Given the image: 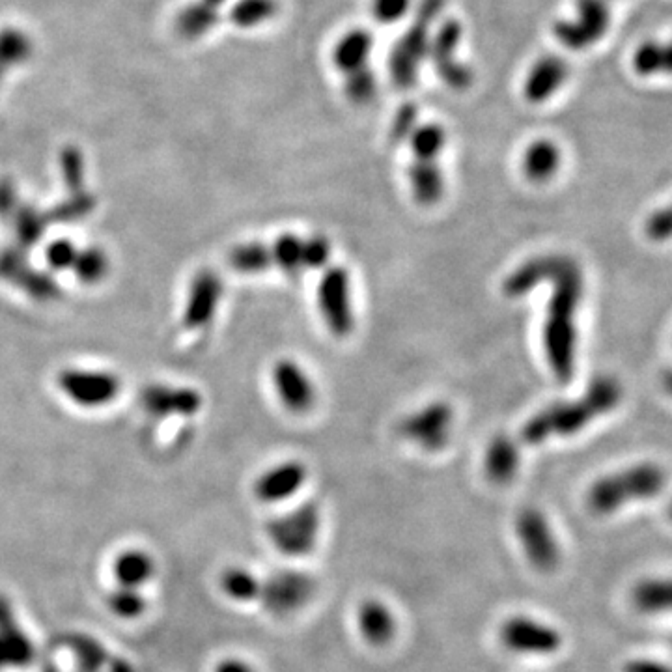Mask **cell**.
<instances>
[{
	"label": "cell",
	"mask_w": 672,
	"mask_h": 672,
	"mask_svg": "<svg viewBox=\"0 0 672 672\" xmlns=\"http://www.w3.org/2000/svg\"><path fill=\"white\" fill-rule=\"evenodd\" d=\"M667 484L665 471L656 463H637L611 475L598 478L587 493L590 512L611 516L626 504L650 501L658 497Z\"/></svg>",
	"instance_id": "4"
},
{
	"label": "cell",
	"mask_w": 672,
	"mask_h": 672,
	"mask_svg": "<svg viewBox=\"0 0 672 672\" xmlns=\"http://www.w3.org/2000/svg\"><path fill=\"white\" fill-rule=\"evenodd\" d=\"M622 400V385L611 376L596 378L587 392L570 402H557L536 413L521 430L529 445H540L551 437H570L587 428L590 422L613 411Z\"/></svg>",
	"instance_id": "2"
},
{
	"label": "cell",
	"mask_w": 672,
	"mask_h": 672,
	"mask_svg": "<svg viewBox=\"0 0 672 672\" xmlns=\"http://www.w3.org/2000/svg\"><path fill=\"white\" fill-rule=\"evenodd\" d=\"M342 79H344V94L353 105H368L378 94V77L370 66L350 73Z\"/></svg>",
	"instance_id": "34"
},
{
	"label": "cell",
	"mask_w": 672,
	"mask_h": 672,
	"mask_svg": "<svg viewBox=\"0 0 672 672\" xmlns=\"http://www.w3.org/2000/svg\"><path fill=\"white\" fill-rule=\"evenodd\" d=\"M219 19L221 8L213 6L208 0H193L176 15L174 27L183 40H198L217 27Z\"/></svg>",
	"instance_id": "26"
},
{
	"label": "cell",
	"mask_w": 672,
	"mask_h": 672,
	"mask_svg": "<svg viewBox=\"0 0 672 672\" xmlns=\"http://www.w3.org/2000/svg\"><path fill=\"white\" fill-rule=\"evenodd\" d=\"M484 469L493 484H510L519 469L518 445L508 435H497L491 439L484 458Z\"/></svg>",
	"instance_id": "22"
},
{
	"label": "cell",
	"mask_w": 672,
	"mask_h": 672,
	"mask_svg": "<svg viewBox=\"0 0 672 672\" xmlns=\"http://www.w3.org/2000/svg\"><path fill=\"white\" fill-rule=\"evenodd\" d=\"M516 536L536 572L553 574L559 568L562 559L559 540L542 510L534 506L521 508L516 518Z\"/></svg>",
	"instance_id": "9"
},
{
	"label": "cell",
	"mask_w": 672,
	"mask_h": 672,
	"mask_svg": "<svg viewBox=\"0 0 672 672\" xmlns=\"http://www.w3.org/2000/svg\"><path fill=\"white\" fill-rule=\"evenodd\" d=\"M32 55V42L19 28H4L0 32V79L8 70L27 62Z\"/></svg>",
	"instance_id": "32"
},
{
	"label": "cell",
	"mask_w": 672,
	"mask_h": 672,
	"mask_svg": "<svg viewBox=\"0 0 672 672\" xmlns=\"http://www.w3.org/2000/svg\"><path fill=\"white\" fill-rule=\"evenodd\" d=\"M413 10V0H372V15L381 25H396Z\"/></svg>",
	"instance_id": "36"
},
{
	"label": "cell",
	"mask_w": 672,
	"mask_h": 672,
	"mask_svg": "<svg viewBox=\"0 0 672 672\" xmlns=\"http://www.w3.org/2000/svg\"><path fill=\"white\" fill-rule=\"evenodd\" d=\"M611 19L609 0H575L574 14L557 21L553 34L566 49L587 51L602 42L611 27Z\"/></svg>",
	"instance_id": "7"
},
{
	"label": "cell",
	"mask_w": 672,
	"mask_h": 672,
	"mask_svg": "<svg viewBox=\"0 0 672 672\" xmlns=\"http://www.w3.org/2000/svg\"><path fill=\"white\" fill-rule=\"evenodd\" d=\"M452 422V407L445 402H432L407 415L398 426V434L428 452H439L448 445Z\"/></svg>",
	"instance_id": "13"
},
{
	"label": "cell",
	"mask_w": 672,
	"mask_h": 672,
	"mask_svg": "<svg viewBox=\"0 0 672 672\" xmlns=\"http://www.w3.org/2000/svg\"><path fill=\"white\" fill-rule=\"evenodd\" d=\"M221 294H223V286H221V280L217 279V275L211 271H202L191 288L189 305L185 312V323L189 327H202L210 322L215 308L219 305Z\"/></svg>",
	"instance_id": "20"
},
{
	"label": "cell",
	"mask_w": 672,
	"mask_h": 672,
	"mask_svg": "<svg viewBox=\"0 0 672 672\" xmlns=\"http://www.w3.org/2000/svg\"><path fill=\"white\" fill-rule=\"evenodd\" d=\"M331 258V243L323 236L286 234L273 243H247L230 252V264L239 273H266L279 269L297 277L320 269Z\"/></svg>",
	"instance_id": "3"
},
{
	"label": "cell",
	"mask_w": 672,
	"mask_h": 672,
	"mask_svg": "<svg viewBox=\"0 0 672 672\" xmlns=\"http://www.w3.org/2000/svg\"><path fill=\"white\" fill-rule=\"evenodd\" d=\"M669 518H671L672 521V501L671 504H669Z\"/></svg>",
	"instance_id": "45"
},
{
	"label": "cell",
	"mask_w": 672,
	"mask_h": 672,
	"mask_svg": "<svg viewBox=\"0 0 672 672\" xmlns=\"http://www.w3.org/2000/svg\"><path fill=\"white\" fill-rule=\"evenodd\" d=\"M154 560L144 551H124L112 564V574L118 585L126 588H139L154 575Z\"/></svg>",
	"instance_id": "28"
},
{
	"label": "cell",
	"mask_w": 672,
	"mask_h": 672,
	"mask_svg": "<svg viewBox=\"0 0 672 672\" xmlns=\"http://www.w3.org/2000/svg\"><path fill=\"white\" fill-rule=\"evenodd\" d=\"M279 12L277 0H236L230 6V21L241 28H254L271 21Z\"/></svg>",
	"instance_id": "31"
},
{
	"label": "cell",
	"mask_w": 672,
	"mask_h": 672,
	"mask_svg": "<svg viewBox=\"0 0 672 672\" xmlns=\"http://www.w3.org/2000/svg\"><path fill=\"white\" fill-rule=\"evenodd\" d=\"M49 262L55 267H66L75 264V251L70 243L60 241L51 247L49 251Z\"/></svg>",
	"instance_id": "41"
},
{
	"label": "cell",
	"mask_w": 672,
	"mask_h": 672,
	"mask_svg": "<svg viewBox=\"0 0 672 672\" xmlns=\"http://www.w3.org/2000/svg\"><path fill=\"white\" fill-rule=\"evenodd\" d=\"M411 159L422 161H439L443 148L447 144V131L441 124H419L409 135Z\"/></svg>",
	"instance_id": "29"
},
{
	"label": "cell",
	"mask_w": 672,
	"mask_h": 672,
	"mask_svg": "<svg viewBox=\"0 0 672 672\" xmlns=\"http://www.w3.org/2000/svg\"><path fill=\"white\" fill-rule=\"evenodd\" d=\"M79 264V275L83 277L84 280H96L103 275L105 271V258L99 254V252H88L84 254L83 258L77 260Z\"/></svg>",
	"instance_id": "39"
},
{
	"label": "cell",
	"mask_w": 672,
	"mask_h": 672,
	"mask_svg": "<svg viewBox=\"0 0 672 672\" xmlns=\"http://www.w3.org/2000/svg\"><path fill=\"white\" fill-rule=\"evenodd\" d=\"M208 2H211L213 6H217V8H223L224 4H226L228 0H208Z\"/></svg>",
	"instance_id": "44"
},
{
	"label": "cell",
	"mask_w": 672,
	"mask_h": 672,
	"mask_svg": "<svg viewBox=\"0 0 672 672\" xmlns=\"http://www.w3.org/2000/svg\"><path fill=\"white\" fill-rule=\"evenodd\" d=\"M631 68L644 79L672 77V38L639 43L631 56Z\"/></svg>",
	"instance_id": "23"
},
{
	"label": "cell",
	"mask_w": 672,
	"mask_h": 672,
	"mask_svg": "<svg viewBox=\"0 0 672 672\" xmlns=\"http://www.w3.org/2000/svg\"><path fill=\"white\" fill-rule=\"evenodd\" d=\"M445 10V0H419L406 32L394 43L389 56L392 83L406 90L417 83L424 62H428L430 45L437 21Z\"/></svg>",
	"instance_id": "5"
},
{
	"label": "cell",
	"mask_w": 672,
	"mask_h": 672,
	"mask_svg": "<svg viewBox=\"0 0 672 672\" xmlns=\"http://www.w3.org/2000/svg\"><path fill=\"white\" fill-rule=\"evenodd\" d=\"M318 307L323 322L335 336L350 335L353 331V307H351L350 273L346 267H329L323 273L318 288Z\"/></svg>",
	"instance_id": "12"
},
{
	"label": "cell",
	"mask_w": 672,
	"mask_h": 672,
	"mask_svg": "<svg viewBox=\"0 0 672 672\" xmlns=\"http://www.w3.org/2000/svg\"><path fill=\"white\" fill-rule=\"evenodd\" d=\"M419 126V109L413 103H406L396 112L391 126L392 142H404L409 139V135Z\"/></svg>",
	"instance_id": "38"
},
{
	"label": "cell",
	"mask_w": 672,
	"mask_h": 672,
	"mask_svg": "<svg viewBox=\"0 0 672 672\" xmlns=\"http://www.w3.org/2000/svg\"><path fill=\"white\" fill-rule=\"evenodd\" d=\"M562 163L559 144L549 139L531 142L523 154V172L534 183H546L559 172Z\"/></svg>",
	"instance_id": "24"
},
{
	"label": "cell",
	"mask_w": 672,
	"mask_h": 672,
	"mask_svg": "<svg viewBox=\"0 0 672 672\" xmlns=\"http://www.w3.org/2000/svg\"><path fill=\"white\" fill-rule=\"evenodd\" d=\"M60 385L81 406H101L118 392V379L99 372H66Z\"/></svg>",
	"instance_id": "17"
},
{
	"label": "cell",
	"mask_w": 672,
	"mask_h": 672,
	"mask_svg": "<svg viewBox=\"0 0 672 672\" xmlns=\"http://www.w3.org/2000/svg\"><path fill=\"white\" fill-rule=\"evenodd\" d=\"M661 383H663L665 391L669 392V394L672 396V368H669V370H665V372H663Z\"/></svg>",
	"instance_id": "43"
},
{
	"label": "cell",
	"mask_w": 672,
	"mask_h": 672,
	"mask_svg": "<svg viewBox=\"0 0 672 672\" xmlns=\"http://www.w3.org/2000/svg\"><path fill=\"white\" fill-rule=\"evenodd\" d=\"M273 383L282 404L294 413H307L316 402V389L307 372L294 361H280L273 368Z\"/></svg>",
	"instance_id": "15"
},
{
	"label": "cell",
	"mask_w": 672,
	"mask_h": 672,
	"mask_svg": "<svg viewBox=\"0 0 672 672\" xmlns=\"http://www.w3.org/2000/svg\"><path fill=\"white\" fill-rule=\"evenodd\" d=\"M374 51V36L366 28H351L344 32L333 47V64L346 77L355 71L370 66V56Z\"/></svg>",
	"instance_id": "18"
},
{
	"label": "cell",
	"mask_w": 672,
	"mask_h": 672,
	"mask_svg": "<svg viewBox=\"0 0 672 672\" xmlns=\"http://www.w3.org/2000/svg\"><path fill=\"white\" fill-rule=\"evenodd\" d=\"M322 529V510L312 501L267 523V538L284 557H307L318 544Z\"/></svg>",
	"instance_id": "6"
},
{
	"label": "cell",
	"mask_w": 672,
	"mask_h": 672,
	"mask_svg": "<svg viewBox=\"0 0 672 672\" xmlns=\"http://www.w3.org/2000/svg\"><path fill=\"white\" fill-rule=\"evenodd\" d=\"M357 622H359V631L364 641L374 648L389 646L398 630L391 607H387L385 603L374 600V598L361 603L359 613H357Z\"/></svg>",
	"instance_id": "19"
},
{
	"label": "cell",
	"mask_w": 672,
	"mask_h": 672,
	"mask_svg": "<svg viewBox=\"0 0 672 672\" xmlns=\"http://www.w3.org/2000/svg\"><path fill=\"white\" fill-rule=\"evenodd\" d=\"M631 603L643 615H672V575L639 581L631 590Z\"/></svg>",
	"instance_id": "21"
},
{
	"label": "cell",
	"mask_w": 672,
	"mask_h": 672,
	"mask_svg": "<svg viewBox=\"0 0 672 672\" xmlns=\"http://www.w3.org/2000/svg\"><path fill=\"white\" fill-rule=\"evenodd\" d=\"M644 232L652 241L665 243L672 239V202L654 211L644 224Z\"/></svg>",
	"instance_id": "37"
},
{
	"label": "cell",
	"mask_w": 672,
	"mask_h": 672,
	"mask_svg": "<svg viewBox=\"0 0 672 672\" xmlns=\"http://www.w3.org/2000/svg\"><path fill=\"white\" fill-rule=\"evenodd\" d=\"M499 639L506 650L521 656H551L562 646V633L555 626L523 615L506 618Z\"/></svg>",
	"instance_id": "11"
},
{
	"label": "cell",
	"mask_w": 672,
	"mask_h": 672,
	"mask_svg": "<svg viewBox=\"0 0 672 672\" xmlns=\"http://www.w3.org/2000/svg\"><path fill=\"white\" fill-rule=\"evenodd\" d=\"M34 658L32 644L27 637L12 626L10 613L0 602V669L25 667Z\"/></svg>",
	"instance_id": "27"
},
{
	"label": "cell",
	"mask_w": 672,
	"mask_h": 672,
	"mask_svg": "<svg viewBox=\"0 0 672 672\" xmlns=\"http://www.w3.org/2000/svg\"><path fill=\"white\" fill-rule=\"evenodd\" d=\"M316 590L318 581L307 572L279 570L262 579L258 602L271 615H294L314 600Z\"/></svg>",
	"instance_id": "10"
},
{
	"label": "cell",
	"mask_w": 672,
	"mask_h": 672,
	"mask_svg": "<svg viewBox=\"0 0 672 672\" xmlns=\"http://www.w3.org/2000/svg\"><path fill=\"white\" fill-rule=\"evenodd\" d=\"M215 672H256L247 661L238 658L223 659L217 663Z\"/></svg>",
	"instance_id": "42"
},
{
	"label": "cell",
	"mask_w": 672,
	"mask_h": 672,
	"mask_svg": "<svg viewBox=\"0 0 672 672\" xmlns=\"http://www.w3.org/2000/svg\"><path fill=\"white\" fill-rule=\"evenodd\" d=\"M549 282L551 299L544 323V350L555 378L570 381L574 376L577 350V310L585 294L583 271L574 258L562 254L538 256L512 271L504 279V295L516 299L534 286Z\"/></svg>",
	"instance_id": "1"
},
{
	"label": "cell",
	"mask_w": 672,
	"mask_h": 672,
	"mask_svg": "<svg viewBox=\"0 0 672 672\" xmlns=\"http://www.w3.org/2000/svg\"><path fill=\"white\" fill-rule=\"evenodd\" d=\"M409 185L415 200L422 206H434L445 193V180L439 161L411 159Z\"/></svg>",
	"instance_id": "25"
},
{
	"label": "cell",
	"mask_w": 672,
	"mask_h": 672,
	"mask_svg": "<svg viewBox=\"0 0 672 672\" xmlns=\"http://www.w3.org/2000/svg\"><path fill=\"white\" fill-rule=\"evenodd\" d=\"M624 672H672V667L658 659L635 658L624 665Z\"/></svg>",
	"instance_id": "40"
},
{
	"label": "cell",
	"mask_w": 672,
	"mask_h": 672,
	"mask_svg": "<svg viewBox=\"0 0 672 672\" xmlns=\"http://www.w3.org/2000/svg\"><path fill=\"white\" fill-rule=\"evenodd\" d=\"M463 28L458 19H447L434 30L428 53V62L434 66L437 77L456 92H465L473 84V70L460 58Z\"/></svg>",
	"instance_id": "8"
},
{
	"label": "cell",
	"mask_w": 672,
	"mask_h": 672,
	"mask_svg": "<svg viewBox=\"0 0 672 672\" xmlns=\"http://www.w3.org/2000/svg\"><path fill=\"white\" fill-rule=\"evenodd\" d=\"M219 585H221V590H223L230 600L249 603L258 600L260 587H262V579L256 577L249 570H245V568L234 566V568L224 570Z\"/></svg>",
	"instance_id": "30"
},
{
	"label": "cell",
	"mask_w": 672,
	"mask_h": 672,
	"mask_svg": "<svg viewBox=\"0 0 672 672\" xmlns=\"http://www.w3.org/2000/svg\"><path fill=\"white\" fill-rule=\"evenodd\" d=\"M307 482V467L301 462H284L269 469L254 484V493L264 503H280L294 497Z\"/></svg>",
	"instance_id": "16"
},
{
	"label": "cell",
	"mask_w": 672,
	"mask_h": 672,
	"mask_svg": "<svg viewBox=\"0 0 672 672\" xmlns=\"http://www.w3.org/2000/svg\"><path fill=\"white\" fill-rule=\"evenodd\" d=\"M146 406L152 411H180V413H195L200 407V398L193 391H152L146 394Z\"/></svg>",
	"instance_id": "33"
},
{
	"label": "cell",
	"mask_w": 672,
	"mask_h": 672,
	"mask_svg": "<svg viewBox=\"0 0 672 672\" xmlns=\"http://www.w3.org/2000/svg\"><path fill=\"white\" fill-rule=\"evenodd\" d=\"M109 609L114 615L131 620L144 613L146 602L137 588L120 587L109 596Z\"/></svg>",
	"instance_id": "35"
},
{
	"label": "cell",
	"mask_w": 672,
	"mask_h": 672,
	"mask_svg": "<svg viewBox=\"0 0 672 672\" xmlns=\"http://www.w3.org/2000/svg\"><path fill=\"white\" fill-rule=\"evenodd\" d=\"M570 79V66L559 55L540 56L531 66L523 83V96L529 103H546L559 94Z\"/></svg>",
	"instance_id": "14"
}]
</instances>
